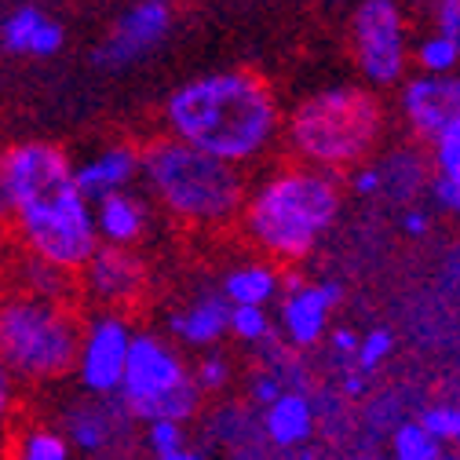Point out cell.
I'll return each instance as SVG.
<instances>
[{
	"label": "cell",
	"instance_id": "cell-1",
	"mask_svg": "<svg viewBox=\"0 0 460 460\" xmlns=\"http://www.w3.org/2000/svg\"><path fill=\"white\" fill-rule=\"evenodd\" d=\"M161 125L172 139L249 168L281 143L285 110L267 77L252 70H216L172 92L161 106Z\"/></svg>",
	"mask_w": 460,
	"mask_h": 460
},
{
	"label": "cell",
	"instance_id": "cell-2",
	"mask_svg": "<svg viewBox=\"0 0 460 460\" xmlns=\"http://www.w3.org/2000/svg\"><path fill=\"white\" fill-rule=\"evenodd\" d=\"M343 208V183L325 168L300 161L278 164L249 190L242 212L245 242L278 267L304 263L336 226Z\"/></svg>",
	"mask_w": 460,
	"mask_h": 460
},
{
	"label": "cell",
	"instance_id": "cell-3",
	"mask_svg": "<svg viewBox=\"0 0 460 460\" xmlns=\"http://www.w3.org/2000/svg\"><path fill=\"white\" fill-rule=\"evenodd\" d=\"M143 187L172 223L190 230H226L242 223L252 190L245 168L172 136L154 139L143 150Z\"/></svg>",
	"mask_w": 460,
	"mask_h": 460
},
{
	"label": "cell",
	"instance_id": "cell-4",
	"mask_svg": "<svg viewBox=\"0 0 460 460\" xmlns=\"http://www.w3.org/2000/svg\"><path fill=\"white\" fill-rule=\"evenodd\" d=\"M387 132V110L369 84H332L285 110L281 143L293 161L332 176L369 164Z\"/></svg>",
	"mask_w": 460,
	"mask_h": 460
},
{
	"label": "cell",
	"instance_id": "cell-5",
	"mask_svg": "<svg viewBox=\"0 0 460 460\" xmlns=\"http://www.w3.org/2000/svg\"><path fill=\"white\" fill-rule=\"evenodd\" d=\"M84 318L66 300L22 289L0 296V362L22 387H51L77 369Z\"/></svg>",
	"mask_w": 460,
	"mask_h": 460
},
{
	"label": "cell",
	"instance_id": "cell-6",
	"mask_svg": "<svg viewBox=\"0 0 460 460\" xmlns=\"http://www.w3.org/2000/svg\"><path fill=\"white\" fill-rule=\"evenodd\" d=\"M121 402L139 424L146 420H180L190 424L201 413L205 391L194 380V366L183 348L154 329H136L128 373L121 384Z\"/></svg>",
	"mask_w": 460,
	"mask_h": 460
},
{
	"label": "cell",
	"instance_id": "cell-7",
	"mask_svg": "<svg viewBox=\"0 0 460 460\" xmlns=\"http://www.w3.org/2000/svg\"><path fill=\"white\" fill-rule=\"evenodd\" d=\"M12 238L22 256L44 260L66 274H81L84 263L102 249L99 226H95V205L77 190V183H66L51 190L48 198L22 208L12 223Z\"/></svg>",
	"mask_w": 460,
	"mask_h": 460
},
{
	"label": "cell",
	"instance_id": "cell-8",
	"mask_svg": "<svg viewBox=\"0 0 460 460\" xmlns=\"http://www.w3.org/2000/svg\"><path fill=\"white\" fill-rule=\"evenodd\" d=\"M351 55L369 88H402L413 66L410 22L398 0H362L351 15Z\"/></svg>",
	"mask_w": 460,
	"mask_h": 460
},
{
	"label": "cell",
	"instance_id": "cell-9",
	"mask_svg": "<svg viewBox=\"0 0 460 460\" xmlns=\"http://www.w3.org/2000/svg\"><path fill=\"white\" fill-rule=\"evenodd\" d=\"M74 161L59 143L22 139L0 150V223H12L22 208L74 183Z\"/></svg>",
	"mask_w": 460,
	"mask_h": 460
},
{
	"label": "cell",
	"instance_id": "cell-10",
	"mask_svg": "<svg viewBox=\"0 0 460 460\" xmlns=\"http://www.w3.org/2000/svg\"><path fill=\"white\" fill-rule=\"evenodd\" d=\"M59 428L66 431L70 446L84 460H118V456L128 460L132 449L139 446L136 428H143V424L132 417V410L121 402V394H113V398L81 394L63 406Z\"/></svg>",
	"mask_w": 460,
	"mask_h": 460
},
{
	"label": "cell",
	"instance_id": "cell-11",
	"mask_svg": "<svg viewBox=\"0 0 460 460\" xmlns=\"http://www.w3.org/2000/svg\"><path fill=\"white\" fill-rule=\"evenodd\" d=\"M132 343H136V325L128 322V314H118V311L88 314L81 332L77 369H74L81 394H99V398L121 394Z\"/></svg>",
	"mask_w": 460,
	"mask_h": 460
},
{
	"label": "cell",
	"instance_id": "cell-12",
	"mask_svg": "<svg viewBox=\"0 0 460 460\" xmlns=\"http://www.w3.org/2000/svg\"><path fill=\"white\" fill-rule=\"evenodd\" d=\"M146 289H150V270L136 249L102 245L77 274V296L88 300L95 311L128 314L143 304Z\"/></svg>",
	"mask_w": 460,
	"mask_h": 460
},
{
	"label": "cell",
	"instance_id": "cell-13",
	"mask_svg": "<svg viewBox=\"0 0 460 460\" xmlns=\"http://www.w3.org/2000/svg\"><path fill=\"white\" fill-rule=\"evenodd\" d=\"M343 300L340 281H304L293 278L285 285V293L278 300V329L285 336V348L293 351H311L329 336V318Z\"/></svg>",
	"mask_w": 460,
	"mask_h": 460
},
{
	"label": "cell",
	"instance_id": "cell-14",
	"mask_svg": "<svg viewBox=\"0 0 460 460\" xmlns=\"http://www.w3.org/2000/svg\"><path fill=\"white\" fill-rule=\"evenodd\" d=\"M168 30H172V0H136V4H128L106 30V37L95 51V66L125 70V66L146 59L168 37Z\"/></svg>",
	"mask_w": 460,
	"mask_h": 460
},
{
	"label": "cell",
	"instance_id": "cell-15",
	"mask_svg": "<svg viewBox=\"0 0 460 460\" xmlns=\"http://www.w3.org/2000/svg\"><path fill=\"white\" fill-rule=\"evenodd\" d=\"M398 113L413 139L431 143L442 128L460 121V74L431 77V74H413L398 88Z\"/></svg>",
	"mask_w": 460,
	"mask_h": 460
},
{
	"label": "cell",
	"instance_id": "cell-16",
	"mask_svg": "<svg viewBox=\"0 0 460 460\" xmlns=\"http://www.w3.org/2000/svg\"><path fill=\"white\" fill-rule=\"evenodd\" d=\"M230 304L219 285L198 289L190 300L164 314V336L183 351H212L223 336H230Z\"/></svg>",
	"mask_w": 460,
	"mask_h": 460
},
{
	"label": "cell",
	"instance_id": "cell-17",
	"mask_svg": "<svg viewBox=\"0 0 460 460\" xmlns=\"http://www.w3.org/2000/svg\"><path fill=\"white\" fill-rule=\"evenodd\" d=\"M136 180H143V150L132 146V143L102 146L99 154L84 157V161L74 168V183H77V190H81L92 205H99V201L110 198V194L132 190Z\"/></svg>",
	"mask_w": 460,
	"mask_h": 460
},
{
	"label": "cell",
	"instance_id": "cell-18",
	"mask_svg": "<svg viewBox=\"0 0 460 460\" xmlns=\"http://www.w3.org/2000/svg\"><path fill=\"white\" fill-rule=\"evenodd\" d=\"M318 402L300 391V387H289L281 391L270 406L260 410V424H263V438L270 449H281V453H296L304 449L314 431H318Z\"/></svg>",
	"mask_w": 460,
	"mask_h": 460
},
{
	"label": "cell",
	"instance_id": "cell-19",
	"mask_svg": "<svg viewBox=\"0 0 460 460\" xmlns=\"http://www.w3.org/2000/svg\"><path fill=\"white\" fill-rule=\"evenodd\" d=\"M63 44H66L63 22L48 15L44 8L22 4L0 22V48L8 55H19V59H51V55L63 51Z\"/></svg>",
	"mask_w": 460,
	"mask_h": 460
},
{
	"label": "cell",
	"instance_id": "cell-20",
	"mask_svg": "<svg viewBox=\"0 0 460 460\" xmlns=\"http://www.w3.org/2000/svg\"><path fill=\"white\" fill-rule=\"evenodd\" d=\"M95 226L102 245H118V249H136L146 238L150 226V205L136 190L110 194L95 205Z\"/></svg>",
	"mask_w": 460,
	"mask_h": 460
},
{
	"label": "cell",
	"instance_id": "cell-21",
	"mask_svg": "<svg viewBox=\"0 0 460 460\" xmlns=\"http://www.w3.org/2000/svg\"><path fill=\"white\" fill-rule=\"evenodd\" d=\"M281 267L270 260H249L230 267L219 278V289L223 296L234 304V307H270L274 300H281Z\"/></svg>",
	"mask_w": 460,
	"mask_h": 460
},
{
	"label": "cell",
	"instance_id": "cell-22",
	"mask_svg": "<svg viewBox=\"0 0 460 460\" xmlns=\"http://www.w3.org/2000/svg\"><path fill=\"white\" fill-rule=\"evenodd\" d=\"M74 446L66 438V431L51 420H26L15 428L12 442H8V456L4 460H74Z\"/></svg>",
	"mask_w": 460,
	"mask_h": 460
},
{
	"label": "cell",
	"instance_id": "cell-23",
	"mask_svg": "<svg viewBox=\"0 0 460 460\" xmlns=\"http://www.w3.org/2000/svg\"><path fill=\"white\" fill-rule=\"evenodd\" d=\"M12 289H22V293H33V296H44V300H74L77 293V278L51 267L44 260H33V256H22L19 252V263H15V281Z\"/></svg>",
	"mask_w": 460,
	"mask_h": 460
},
{
	"label": "cell",
	"instance_id": "cell-24",
	"mask_svg": "<svg viewBox=\"0 0 460 460\" xmlns=\"http://www.w3.org/2000/svg\"><path fill=\"white\" fill-rule=\"evenodd\" d=\"M442 442L420 424V417H406L391 431V460H442Z\"/></svg>",
	"mask_w": 460,
	"mask_h": 460
},
{
	"label": "cell",
	"instance_id": "cell-25",
	"mask_svg": "<svg viewBox=\"0 0 460 460\" xmlns=\"http://www.w3.org/2000/svg\"><path fill=\"white\" fill-rule=\"evenodd\" d=\"M413 66L417 74H431V77H446V74H460V51L438 37V33H424L413 40Z\"/></svg>",
	"mask_w": 460,
	"mask_h": 460
},
{
	"label": "cell",
	"instance_id": "cell-26",
	"mask_svg": "<svg viewBox=\"0 0 460 460\" xmlns=\"http://www.w3.org/2000/svg\"><path fill=\"white\" fill-rule=\"evenodd\" d=\"M139 449L150 456V460H161V456H172L187 449V424L180 420H146L139 428Z\"/></svg>",
	"mask_w": 460,
	"mask_h": 460
},
{
	"label": "cell",
	"instance_id": "cell-27",
	"mask_svg": "<svg viewBox=\"0 0 460 460\" xmlns=\"http://www.w3.org/2000/svg\"><path fill=\"white\" fill-rule=\"evenodd\" d=\"M230 336L245 348H263V340L274 336V318L267 307H230Z\"/></svg>",
	"mask_w": 460,
	"mask_h": 460
},
{
	"label": "cell",
	"instance_id": "cell-28",
	"mask_svg": "<svg viewBox=\"0 0 460 460\" xmlns=\"http://www.w3.org/2000/svg\"><path fill=\"white\" fill-rule=\"evenodd\" d=\"M194 380L205 394H223L230 387V380H234V366H230V358L223 351H201V358L194 362Z\"/></svg>",
	"mask_w": 460,
	"mask_h": 460
},
{
	"label": "cell",
	"instance_id": "cell-29",
	"mask_svg": "<svg viewBox=\"0 0 460 460\" xmlns=\"http://www.w3.org/2000/svg\"><path fill=\"white\" fill-rule=\"evenodd\" d=\"M19 410H22V384L8 373L4 362H0V446H8V442H12Z\"/></svg>",
	"mask_w": 460,
	"mask_h": 460
},
{
	"label": "cell",
	"instance_id": "cell-30",
	"mask_svg": "<svg viewBox=\"0 0 460 460\" xmlns=\"http://www.w3.org/2000/svg\"><path fill=\"white\" fill-rule=\"evenodd\" d=\"M428 161H431L435 176H442V172H460V121H453L428 143Z\"/></svg>",
	"mask_w": 460,
	"mask_h": 460
},
{
	"label": "cell",
	"instance_id": "cell-31",
	"mask_svg": "<svg viewBox=\"0 0 460 460\" xmlns=\"http://www.w3.org/2000/svg\"><path fill=\"white\" fill-rule=\"evenodd\" d=\"M391 348H394V340H391V332H387V329H369V332L362 336V343H358V355H355L351 369H358V373L373 376V373L384 366V358L391 355Z\"/></svg>",
	"mask_w": 460,
	"mask_h": 460
},
{
	"label": "cell",
	"instance_id": "cell-32",
	"mask_svg": "<svg viewBox=\"0 0 460 460\" xmlns=\"http://www.w3.org/2000/svg\"><path fill=\"white\" fill-rule=\"evenodd\" d=\"M420 424L446 446V442H453V446H460V406H428L424 413H420Z\"/></svg>",
	"mask_w": 460,
	"mask_h": 460
},
{
	"label": "cell",
	"instance_id": "cell-33",
	"mask_svg": "<svg viewBox=\"0 0 460 460\" xmlns=\"http://www.w3.org/2000/svg\"><path fill=\"white\" fill-rule=\"evenodd\" d=\"M428 30L446 37L460 51V0H431L428 8Z\"/></svg>",
	"mask_w": 460,
	"mask_h": 460
},
{
	"label": "cell",
	"instance_id": "cell-34",
	"mask_svg": "<svg viewBox=\"0 0 460 460\" xmlns=\"http://www.w3.org/2000/svg\"><path fill=\"white\" fill-rule=\"evenodd\" d=\"M281 391H289V384H285L281 373H274V369H260V373L252 376V384H249V398L256 402L260 410L270 406V402H274Z\"/></svg>",
	"mask_w": 460,
	"mask_h": 460
},
{
	"label": "cell",
	"instance_id": "cell-35",
	"mask_svg": "<svg viewBox=\"0 0 460 460\" xmlns=\"http://www.w3.org/2000/svg\"><path fill=\"white\" fill-rule=\"evenodd\" d=\"M15 263H19V245H15V238H12V230H4V223H0V296L12 289Z\"/></svg>",
	"mask_w": 460,
	"mask_h": 460
},
{
	"label": "cell",
	"instance_id": "cell-36",
	"mask_svg": "<svg viewBox=\"0 0 460 460\" xmlns=\"http://www.w3.org/2000/svg\"><path fill=\"white\" fill-rule=\"evenodd\" d=\"M431 194L442 208L460 212V172H442V176H431Z\"/></svg>",
	"mask_w": 460,
	"mask_h": 460
},
{
	"label": "cell",
	"instance_id": "cell-37",
	"mask_svg": "<svg viewBox=\"0 0 460 460\" xmlns=\"http://www.w3.org/2000/svg\"><path fill=\"white\" fill-rule=\"evenodd\" d=\"M351 190H355L358 198L380 194V172H376V164H362V168L351 172Z\"/></svg>",
	"mask_w": 460,
	"mask_h": 460
},
{
	"label": "cell",
	"instance_id": "cell-38",
	"mask_svg": "<svg viewBox=\"0 0 460 460\" xmlns=\"http://www.w3.org/2000/svg\"><path fill=\"white\" fill-rule=\"evenodd\" d=\"M332 351L343 358V362H355V355H358V343H362V336H355L351 329H336L332 336Z\"/></svg>",
	"mask_w": 460,
	"mask_h": 460
},
{
	"label": "cell",
	"instance_id": "cell-39",
	"mask_svg": "<svg viewBox=\"0 0 460 460\" xmlns=\"http://www.w3.org/2000/svg\"><path fill=\"white\" fill-rule=\"evenodd\" d=\"M161 460H208V453H205V449H194V446H187V449L172 453V456H161Z\"/></svg>",
	"mask_w": 460,
	"mask_h": 460
},
{
	"label": "cell",
	"instance_id": "cell-40",
	"mask_svg": "<svg viewBox=\"0 0 460 460\" xmlns=\"http://www.w3.org/2000/svg\"><path fill=\"white\" fill-rule=\"evenodd\" d=\"M406 223H410V230H424V219H420V216H410Z\"/></svg>",
	"mask_w": 460,
	"mask_h": 460
},
{
	"label": "cell",
	"instance_id": "cell-41",
	"mask_svg": "<svg viewBox=\"0 0 460 460\" xmlns=\"http://www.w3.org/2000/svg\"><path fill=\"white\" fill-rule=\"evenodd\" d=\"M340 460H380V456H369V453H362V456H340Z\"/></svg>",
	"mask_w": 460,
	"mask_h": 460
},
{
	"label": "cell",
	"instance_id": "cell-42",
	"mask_svg": "<svg viewBox=\"0 0 460 460\" xmlns=\"http://www.w3.org/2000/svg\"><path fill=\"white\" fill-rule=\"evenodd\" d=\"M442 460H460V456H442Z\"/></svg>",
	"mask_w": 460,
	"mask_h": 460
},
{
	"label": "cell",
	"instance_id": "cell-43",
	"mask_svg": "<svg viewBox=\"0 0 460 460\" xmlns=\"http://www.w3.org/2000/svg\"><path fill=\"white\" fill-rule=\"evenodd\" d=\"M81 460H84V456H81Z\"/></svg>",
	"mask_w": 460,
	"mask_h": 460
}]
</instances>
